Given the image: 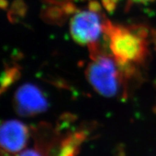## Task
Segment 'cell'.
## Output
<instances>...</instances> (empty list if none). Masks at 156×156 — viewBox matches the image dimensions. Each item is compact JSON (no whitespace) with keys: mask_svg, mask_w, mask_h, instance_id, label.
<instances>
[{"mask_svg":"<svg viewBox=\"0 0 156 156\" xmlns=\"http://www.w3.org/2000/svg\"><path fill=\"white\" fill-rule=\"evenodd\" d=\"M105 36L112 55L119 64L131 65L145 61L148 52L147 30L139 25H115L108 21Z\"/></svg>","mask_w":156,"mask_h":156,"instance_id":"1","label":"cell"},{"mask_svg":"<svg viewBox=\"0 0 156 156\" xmlns=\"http://www.w3.org/2000/svg\"><path fill=\"white\" fill-rule=\"evenodd\" d=\"M85 75L93 89L106 98L115 97L122 92L127 79L114 56L99 51L91 54Z\"/></svg>","mask_w":156,"mask_h":156,"instance_id":"2","label":"cell"},{"mask_svg":"<svg viewBox=\"0 0 156 156\" xmlns=\"http://www.w3.org/2000/svg\"><path fill=\"white\" fill-rule=\"evenodd\" d=\"M108 20L103 17L99 4L92 2L87 8L77 9L69 20V33L77 44L89 48L90 54L98 51V44L106 34Z\"/></svg>","mask_w":156,"mask_h":156,"instance_id":"3","label":"cell"},{"mask_svg":"<svg viewBox=\"0 0 156 156\" xmlns=\"http://www.w3.org/2000/svg\"><path fill=\"white\" fill-rule=\"evenodd\" d=\"M13 104L17 114L24 117L39 115L48 108L46 95L40 87L32 83L20 86L15 92Z\"/></svg>","mask_w":156,"mask_h":156,"instance_id":"4","label":"cell"},{"mask_svg":"<svg viewBox=\"0 0 156 156\" xmlns=\"http://www.w3.org/2000/svg\"><path fill=\"white\" fill-rule=\"evenodd\" d=\"M29 138L28 126L20 121L10 119L2 124L0 131L1 148L7 155L15 156L24 151Z\"/></svg>","mask_w":156,"mask_h":156,"instance_id":"5","label":"cell"},{"mask_svg":"<svg viewBox=\"0 0 156 156\" xmlns=\"http://www.w3.org/2000/svg\"><path fill=\"white\" fill-rule=\"evenodd\" d=\"M86 137V132L83 130L68 134L59 142L54 156H76Z\"/></svg>","mask_w":156,"mask_h":156,"instance_id":"6","label":"cell"},{"mask_svg":"<svg viewBox=\"0 0 156 156\" xmlns=\"http://www.w3.org/2000/svg\"><path fill=\"white\" fill-rule=\"evenodd\" d=\"M20 75V70L17 67L6 68L2 76L1 92L3 93L5 90H7L15 81L17 80Z\"/></svg>","mask_w":156,"mask_h":156,"instance_id":"7","label":"cell"},{"mask_svg":"<svg viewBox=\"0 0 156 156\" xmlns=\"http://www.w3.org/2000/svg\"><path fill=\"white\" fill-rule=\"evenodd\" d=\"M46 148L48 147H44L41 145H36L29 149H25L15 156H48V151H46Z\"/></svg>","mask_w":156,"mask_h":156,"instance_id":"8","label":"cell"},{"mask_svg":"<svg viewBox=\"0 0 156 156\" xmlns=\"http://www.w3.org/2000/svg\"><path fill=\"white\" fill-rule=\"evenodd\" d=\"M128 1V5H148L151 4L155 0H127Z\"/></svg>","mask_w":156,"mask_h":156,"instance_id":"9","label":"cell"}]
</instances>
